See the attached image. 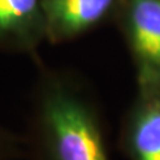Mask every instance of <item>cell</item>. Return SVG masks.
<instances>
[{"label":"cell","mask_w":160,"mask_h":160,"mask_svg":"<svg viewBox=\"0 0 160 160\" xmlns=\"http://www.w3.org/2000/svg\"><path fill=\"white\" fill-rule=\"evenodd\" d=\"M24 139L29 160H110L96 95L69 75L40 76L31 95Z\"/></svg>","instance_id":"1"},{"label":"cell","mask_w":160,"mask_h":160,"mask_svg":"<svg viewBox=\"0 0 160 160\" xmlns=\"http://www.w3.org/2000/svg\"><path fill=\"white\" fill-rule=\"evenodd\" d=\"M127 34L138 68V88H160V0H132Z\"/></svg>","instance_id":"2"},{"label":"cell","mask_w":160,"mask_h":160,"mask_svg":"<svg viewBox=\"0 0 160 160\" xmlns=\"http://www.w3.org/2000/svg\"><path fill=\"white\" fill-rule=\"evenodd\" d=\"M120 143L129 160H160V88H138L122 122Z\"/></svg>","instance_id":"3"},{"label":"cell","mask_w":160,"mask_h":160,"mask_svg":"<svg viewBox=\"0 0 160 160\" xmlns=\"http://www.w3.org/2000/svg\"><path fill=\"white\" fill-rule=\"evenodd\" d=\"M114 0H45L43 16L46 33L67 39L94 28L108 14Z\"/></svg>","instance_id":"4"},{"label":"cell","mask_w":160,"mask_h":160,"mask_svg":"<svg viewBox=\"0 0 160 160\" xmlns=\"http://www.w3.org/2000/svg\"><path fill=\"white\" fill-rule=\"evenodd\" d=\"M45 31L38 0H0V43L32 44Z\"/></svg>","instance_id":"5"},{"label":"cell","mask_w":160,"mask_h":160,"mask_svg":"<svg viewBox=\"0 0 160 160\" xmlns=\"http://www.w3.org/2000/svg\"><path fill=\"white\" fill-rule=\"evenodd\" d=\"M24 134H18L0 123V160L25 159Z\"/></svg>","instance_id":"6"}]
</instances>
